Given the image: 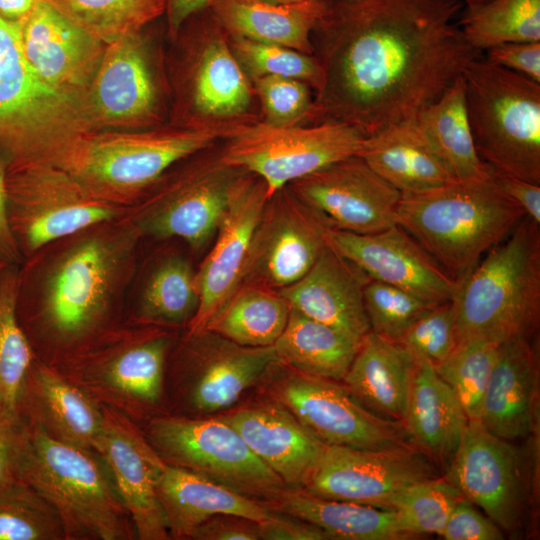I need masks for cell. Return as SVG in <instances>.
<instances>
[{
	"label": "cell",
	"mask_w": 540,
	"mask_h": 540,
	"mask_svg": "<svg viewBox=\"0 0 540 540\" xmlns=\"http://www.w3.org/2000/svg\"><path fill=\"white\" fill-rule=\"evenodd\" d=\"M255 121L190 119L146 131H90L77 137L53 164L95 196L130 207L172 166Z\"/></svg>",
	"instance_id": "obj_3"
},
{
	"label": "cell",
	"mask_w": 540,
	"mask_h": 540,
	"mask_svg": "<svg viewBox=\"0 0 540 540\" xmlns=\"http://www.w3.org/2000/svg\"><path fill=\"white\" fill-rule=\"evenodd\" d=\"M287 187L330 228L372 234L396 224L401 192L354 155Z\"/></svg>",
	"instance_id": "obj_16"
},
{
	"label": "cell",
	"mask_w": 540,
	"mask_h": 540,
	"mask_svg": "<svg viewBox=\"0 0 540 540\" xmlns=\"http://www.w3.org/2000/svg\"><path fill=\"white\" fill-rule=\"evenodd\" d=\"M493 178L500 190L522 208L525 215L540 225V184L495 171Z\"/></svg>",
	"instance_id": "obj_54"
},
{
	"label": "cell",
	"mask_w": 540,
	"mask_h": 540,
	"mask_svg": "<svg viewBox=\"0 0 540 540\" xmlns=\"http://www.w3.org/2000/svg\"><path fill=\"white\" fill-rule=\"evenodd\" d=\"M365 136L337 121L272 126L257 120L225 140L223 160L259 176L268 198L289 183L357 155Z\"/></svg>",
	"instance_id": "obj_12"
},
{
	"label": "cell",
	"mask_w": 540,
	"mask_h": 540,
	"mask_svg": "<svg viewBox=\"0 0 540 540\" xmlns=\"http://www.w3.org/2000/svg\"><path fill=\"white\" fill-rule=\"evenodd\" d=\"M445 471L444 478L500 528L516 529L522 513L523 481L520 457L510 441L490 433L479 421H468Z\"/></svg>",
	"instance_id": "obj_20"
},
{
	"label": "cell",
	"mask_w": 540,
	"mask_h": 540,
	"mask_svg": "<svg viewBox=\"0 0 540 540\" xmlns=\"http://www.w3.org/2000/svg\"><path fill=\"white\" fill-rule=\"evenodd\" d=\"M149 325L140 329L108 330L65 357L78 381L110 392L120 401L151 405L162 394L167 333Z\"/></svg>",
	"instance_id": "obj_18"
},
{
	"label": "cell",
	"mask_w": 540,
	"mask_h": 540,
	"mask_svg": "<svg viewBox=\"0 0 540 540\" xmlns=\"http://www.w3.org/2000/svg\"><path fill=\"white\" fill-rule=\"evenodd\" d=\"M263 1L275 3V4H294V3H300V2L310 1V0H263ZM320 1H323V0H320Z\"/></svg>",
	"instance_id": "obj_60"
},
{
	"label": "cell",
	"mask_w": 540,
	"mask_h": 540,
	"mask_svg": "<svg viewBox=\"0 0 540 540\" xmlns=\"http://www.w3.org/2000/svg\"><path fill=\"white\" fill-rule=\"evenodd\" d=\"M357 156L401 193L425 191L454 181L414 119L365 137Z\"/></svg>",
	"instance_id": "obj_33"
},
{
	"label": "cell",
	"mask_w": 540,
	"mask_h": 540,
	"mask_svg": "<svg viewBox=\"0 0 540 540\" xmlns=\"http://www.w3.org/2000/svg\"><path fill=\"white\" fill-rule=\"evenodd\" d=\"M290 310L278 290L241 284L205 331L242 346H271L284 331Z\"/></svg>",
	"instance_id": "obj_38"
},
{
	"label": "cell",
	"mask_w": 540,
	"mask_h": 540,
	"mask_svg": "<svg viewBox=\"0 0 540 540\" xmlns=\"http://www.w3.org/2000/svg\"><path fill=\"white\" fill-rule=\"evenodd\" d=\"M462 497L454 485L440 476L411 485L393 496L385 508L397 514L403 530L411 538L439 535Z\"/></svg>",
	"instance_id": "obj_45"
},
{
	"label": "cell",
	"mask_w": 540,
	"mask_h": 540,
	"mask_svg": "<svg viewBox=\"0 0 540 540\" xmlns=\"http://www.w3.org/2000/svg\"><path fill=\"white\" fill-rule=\"evenodd\" d=\"M438 466L416 446L356 449L327 446L307 493L385 508L413 484L440 477Z\"/></svg>",
	"instance_id": "obj_15"
},
{
	"label": "cell",
	"mask_w": 540,
	"mask_h": 540,
	"mask_svg": "<svg viewBox=\"0 0 540 540\" xmlns=\"http://www.w3.org/2000/svg\"><path fill=\"white\" fill-rule=\"evenodd\" d=\"M215 144L166 173L124 215L142 237L180 238L201 251L214 237L234 179L244 170L227 164Z\"/></svg>",
	"instance_id": "obj_10"
},
{
	"label": "cell",
	"mask_w": 540,
	"mask_h": 540,
	"mask_svg": "<svg viewBox=\"0 0 540 540\" xmlns=\"http://www.w3.org/2000/svg\"><path fill=\"white\" fill-rule=\"evenodd\" d=\"M397 342L433 365L443 361L458 343L452 301L430 309Z\"/></svg>",
	"instance_id": "obj_49"
},
{
	"label": "cell",
	"mask_w": 540,
	"mask_h": 540,
	"mask_svg": "<svg viewBox=\"0 0 540 540\" xmlns=\"http://www.w3.org/2000/svg\"><path fill=\"white\" fill-rule=\"evenodd\" d=\"M498 344L466 340L434 365L452 389L469 421H479L484 395L497 358Z\"/></svg>",
	"instance_id": "obj_43"
},
{
	"label": "cell",
	"mask_w": 540,
	"mask_h": 540,
	"mask_svg": "<svg viewBox=\"0 0 540 540\" xmlns=\"http://www.w3.org/2000/svg\"><path fill=\"white\" fill-rule=\"evenodd\" d=\"M272 396L327 446L372 450L416 446L403 422L376 416L339 381L290 368L276 381Z\"/></svg>",
	"instance_id": "obj_13"
},
{
	"label": "cell",
	"mask_w": 540,
	"mask_h": 540,
	"mask_svg": "<svg viewBox=\"0 0 540 540\" xmlns=\"http://www.w3.org/2000/svg\"><path fill=\"white\" fill-rule=\"evenodd\" d=\"M142 235L124 215L54 241L19 267L17 313L65 352L108 331L136 269Z\"/></svg>",
	"instance_id": "obj_2"
},
{
	"label": "cell",
	"mask_w": 540,
	"mask_h": 540,
	"mask_svg": "<svg viewBox=\"0 0 540 540\" xmlns=\"http://www.w3.org/2000/svg\"><path fill=\"white\" fill-rule=\"evenodd\" d=\"M525 216L460 282L452 300L458 343L529 338L540 317V230Z\"/></svg>",
	"instance_id": "obj_6"
},
{
	"label": "cell",
	"mask_w": 540,
	"mask_h": 540,
	"mask_svg": "<svg viewBox=\"0 0 540 540\" xmlns=\"http://www.w3.org/2000/svg\"><path fill=\"white\" fill-rule=\"evenodd\" d=\"M458 25L481 53L504 43L540 41V0H490L465 8Z\"/></svg>",
	"instance_id": "obj_41"
},
{
	"label": "cell",
	"mask_w": 540,
	"mask_h": 540,
	"mask_svg": "<svg viewBox=\"0 0 540 540\" xmlns=\"http://www.w3.org/2000/svg\"><path fill=\"white\" fill-rule=\"evenodd\" d=\"M95 128L146 127L158 119V94L141 32L106 45L85 98Z\"/></svg>",
	"instance_id": "obj_23"
},
{
	"label": "cell",
	"mask_w": 540,
	"mask_h": 540,
	"mask_svg": "<svg viewBox=\"0 0 540 540\" xmlns=\"http://www.w3.org/2000/svg\"><path fill=\"white\" fill-rule=\"evenodd\" d=\"M363 299L370 331L393 341H398L420 317L438 305L374 279L365 284Z\"/></svg>",
	"instance_id": "obj_47"
},
{
	"label": "cell",
	"mask_w": 540,
	"mask_h": 540,
	"mask_svg": "<svg viewBox=\"0 0 540 540\" xmlns=\"http://www.w3.org/2000/svg\"><path fill=\"white\" fill-rule=\"evenodd\" d=\"M369 279L327 244L303 277L278 291L290 308L361 341L370 331L363 299Z\"/></svg>",
	"instance_id": "obj_26"
},
{
	"label": "cell",
	"mask_w": 540,
	"mask_h": 540,
	"mask_svg": "<svg viewBox=\"0 0 540 540\" xmlns=\"http://www.w3.org/2000/svg\"><path fill=\"white\" fill-rule=\"evenodd\" d=\"M251 81L264 115L261 122L272 126L310 123L314 100L308 85L279 76H261Z\"/></svg>",
	"instance_id": "obj_48"
},
{
	"label": "cell",
	"mask_w": 540,
	"mask_h": 540,
	"mask_svg": "<svg viewBox=\"0 0 540 540\" xmlns=\"http://www.w3.org/2000/svg\"><path fill=\"white\" fill-rule=\"evenodd\" d=\"M192 337L199 359L191 381L189 403L201 414H211L235 404L277 362L274 345L248 347L214 332Z\"/></svg>",
	"instance_id": "obj_27"
},
{
	"label": "cell",
	"mask_w": 540,
	"mask_h": 540,
	"mask_svg": "<svg viewBox=\"0 0 540 540\" xmlns=\"http://www.w3.org/2000/svg\"><path fill=\"white\" fill-rule=\"evenodd\" d=\"M486 51L490 63L540 83V41L509 42Z\"/></svg>",
	"instance_id": "obj_51"
},
{
	"label": "cell",
	"mask_w": 540,
	"mask_h": 540,
	"mask_svg": "<svg viewBox=\"0 0 540 540\" xmlns=\"http://www.w3.org/2000/svg\"><path fill=\"white\" fill-rule=\"evenodd\" d=\"M476 151L495 171L540 184V83L472 60L463 74Z\"/></svg>",
	"instance_id": "obj_7"
},
{
	"label": "cell",
	"mask_w": 540,
	"mask_h": 540,
	"mask_svg": "<svg viewBox=\"0 0 540 540\" xmlns=\"http://www.w3.org/2000/svg\"><path fill=\"white\" fill-rule=\"evenodd\" d=\"M148 438L166 464L196 473L267 507L287 488L241 435L219 417H157L150 422Z\"/></svg>",
	"instance_id": "obj_11"
},
{
	"label": "cell",
	"mask_w": 540,
	"mask_h": 540,
	"mask_svg": "<svg viewBox=\"0 0 540 540\" xmlns=\"http://www.w3.org/2000/svg\"><path fill=\"white\" fill-rule=\"evenodd\" d=\"M461 1L465 5V8L472 9L490 0H461Z\"/></svg>",
	"instance_id": "obj_59"
},
{
	"label": "cell",
	"mask_w": 540,
	"mask_h": 540,
	"mask_svg": "<svg viewBox=\"0 0 540 540\" xmlns=\"http://www.w3.org/2000/svg\"><path fill=\"white\" fill-rule=\"evenodd\" d=\"M69 20L108 45L141 32L165 15L166 0H47Z\"/></svg>",
	"instance_id": "obj_42"
},
{
	"label": "cell",
	"mask_w": 540,
	"mask_h": 540,
	"mask_svg": "<svg viewBox=\"0 0 540 540\" xmlns=\"http://www.w3.org/2000/svg\"><path fill=\"white\" fill-rule=\"evenodd\" d=\"M268 199L265 182L242 171L233 181L214 243L196 271L199 304L188 336L204 332L241 285L252 237Z\"/></svg>",
	"instance_id": "obj_17"
},
{
	"label": "cell",
	"mask_w": 540,
	"mask_h": 540,
	"mask_svg": "<svg viewBox=\"0 0 540 540\" xmlns=\"http://www.w3.org/2000/svg\"><path fill=\"white\" fill-rule=\"evenodd\" d=\"M25 397H29L36 410L34 421L48 433L66 443L94 451L102 430V410L76 384L53 367L33 364Z\"/></svg>",
	"instance_id": "obj_34"
},
{
	"label": "cell",
	"mask_w": 540,
	"mask_h": 540,
	"mask_svg": "<svg viewBox=\"0 0 540 540\" xmlns=\"http://www.w3.org/2000/svg\"><path fill=\"white\" fill-rule=\"evenodd\" d=\"M287 515V514H286ZM259 538L263 540H327L329 535L321 528L295 518L278 515L258 521Z\"/></svg>",
	"instance_id": "obj_53"
},
{
	"label": "cell",
	"mask_w": 540,
	"mask_h": 540,
	"mask_svg": "<svg viewBox=\"0 0 540 540\" xmlns=\"http://www.w3.org/2000/svg\"><path fill=\"white\" fill-rule=\"evenodd\" d=\"M414 367L415 356L408 348L369 331L341 382L376 416L403 422Z\"/></svg>",
	"instance_id": "obj_29"
},
{
	"label": "cell",
	"mask_w": 540,
	"mask_h": 540,
	"mask_svg": "<svg viewBox=\"0 0 540 540\" xmlns=\"http://www.w3.org/2000/svg\"><path fill=\"white\" fill-rule=\"evenodd\" d=\"M38 0H0V17L18 26L33 10Z\"/></svg>",
	"instance_id": "obj_58"
},
{
	"label": "cell",
	"mask_w": 540,
	"mask_h": 540,
	"mask_svg": "<svg viewBox=\"0 0 540 540\" xmlns=\"http://www.w3.org/2000/svg\"><path fill=\"white\" fill-rule=\"evenodd\" d=\"M326 240L370 279L406 290L429 303L452 301L457 293L459 282L398 224L372 234L329 228Z\"/></svg>",
	"instance_id": "obj_19"
},
{
	"label": "cell",
	"mask_w": 540,
	"mask_h": 540,
	"mask_svg": "<svg viewBox=\"0 0 540 540\" xmlns=\"http://www.w3.org/2000/svg\"><path fill=\"white\" fill-rule=\"evenodd\" d=\"M198 304L196 271L185 257L171 253L162 256L146 275L137 314L142 324L188 325Z\"/></svg>",
	"instance_id": "obj_40"
},
{
	"label": "cell",
	"mask_w": 540,
	"mask_h": 540,
	"mask_svg": "<svg viewBox=\"0 0 540 540\" xmlns=\"http://www.w3.org/2000/svg\"><path fill=\"white\" fill-rule=\"evenodd\" d=\"M6 199L23 260L54 241L119 218L128 210L95 196L62 167L40 160L6 166Z\"/></svg>",
	"instance_id": "obj_9"
},
{
	"label": "cell",
	"mask_w": 540,
	"mask_h": 540,
	"mask_svg": "<svg viewBox=\"0 0 540 540\" xmlns=\"http://www.w3.org/2000/svg\"><path fill=\"white\" fill-rule=\"evenodd\" d=\"M329 227L287 187L266 201L241 284L279 290L303 277L327 245Z\"/></svg>",
	"instance_id": "obj_14"
},
{
	"label": "cell",
	"mask_w": 540,
	"mask_h": 540,
	"mask_svg": "<svg viewBox=\"0 0 540 540\" xmlns=\"http://www.w3.org/2000/svg\"><path fill=\"white\" fill-rule=\"evenodd\" d=\"M359 344L360 341L291 308L287 325L274 348L285 366L341 382Z\"/></svg>",
	"instance_id": "obj_37"
},
{
	"label": "cell",
	"mask_w": 540,
	"mask_h": 540,
	"mask_svg": "<svg viewBox=\"0 0 540 540\" xmlns=\"http://www.w3.org/2000/svg\"><path fill=\"white\" fill-rule=\"evenodd\" d=\"M0 261L19 265L23 256L13 236L7 212L6 166L0 161Z\"/></svg>",
	"instance_id": "obj_56"
},
{
	"label": "cell",
	"mask_w": 540,
	"mask_h": 540,
	"mask_svg": "<svg viewBox=\"0 0 540 540\" xmlns=\"http://www.w3.org/2000/svg\"><path fill=\"white\" fill-rule=\"evenodd\" d=\"M414 356L415 367L403 423L415 445L446 470L469 420L434 365L422 356Z\"/></svg>",
	"instance_id": "obj_30"
},
{
	"label": "cell",
	"mask_w": 540,
	"mask_h": 540,
	"mask_svg": "<svg viewBox=\"0 0 540 540\" xmlns=\"http://www.w3.org/2000/svg\"><path fill=\"white\" fill-rule=\"evenodd\" d=\"M538 394V360L529 338L498 346L484 395L479 422L507 441L527 436L534 428Z\"/></svg>",
	"instance_id": "obj_28"
},
{
	"label": "cell",
	"mask_w": 540,
	"mask_h": 540,
	"mask_svg": "<svg viewBox=\"0 0 540 540\" xmlns=\"http://www.w3.org/2000/svg\"><path fill=\"white\" fill-rule=\"evenodd\" d=\"M170 536L190 538L203 522L216 515H235L262 521L274 511L196 473L164 465L156 485Z\"/></svg>",
	"instance_id": "obj_31"
},
{
	"label": "cell",
	"mask_w": 540,
	"mask_h": 540,
	"mask_svg": "<svg viewBox=\"0 0 540 540\" xmlns=\"http://www.w3.org/2000/svg\"><path fill=\"white\" fill-rule=\"evenodd\" d=\"M231 49L250 79L279 76L299 80L318 94L324 71L315 55L271 43L229 36Z\"/></svg>",
	"instance_id": "obj_46"
},
{
	"label": "cell",
	"mask_w": 540,
	"mask_h": 540,
	"mask_svg": "<svg viewBox=\"0 0 540 540\" xmlns=\"http://www.w3.org/2000/svg\"><path fill=\"white\" fill-rule=\"evenodd\" d=\"M9 264L3 262V261H0V273L3 269H5Z\"/></svg>",
	"instance_id": "obj_61"
},
{
	"label": "cell",
	"mask_w": 540,
	"mask_h": 540,
	"mask_svg": "<svg viewBox=\"0 0 540 540\" xmlns=\"http://www.w3.org/2000/svg\"><path fill=\"white\" fill-rule=\"evenodd\" d=\"M17 476L56 510L65 539L136 536L107 465H101L91 450L55 438L36 421L21 424Z\"/></svg>",
	"instance_id": "obj_5"
},
{
	"label": "cell",
	"mask_w": 540,
	"mask_h": 540,
	"mask_svg": "<svg viewBox=\"0 0 540 540\" xmlns=\"http://www.w3.org/2000/svg\"><path fill=\"white\" fill-rule=\"evenodd\" d=\"M525 216L491 169L481 179L401 193L396 224L460 282Z\"/></svg>",
	"instance_id": "obj_4"
},
{
	"label": "cell",
	"mask_w": 540,
	"mask_h": 540,
	"mask_svg": "<svg viewBox=\"0 0 540 540\" xmlns=\"http://www.w3.org/2000/svg\"><path fill=\"white\" fill-rule=\"evenodd\" d=\"M203 45L194 63L191 104L196 119H257L250 113L254 87L235 57L229 35L210 7L189 17Z\"/></svg>",
	"instance_id": "obj_25"
},
{
	"label": "cell",
	"mask_w": 540,
	"mask_h": 540,
	"mask_svg": "<svg viewBox=\"0 0 540 540\" xmlns=\"http://www.w3.org/2000/svg\"><path fill=\"white\" fill-rule=\"evenodd\" d=\"M414 121L454 181L490 175L491 167L481 160L474 145L462 75Z\"/></svg>",
	"instance_id": "obj_36"
},
{
	"label": "cell",
	"mask_w": 540,
	"mask_h": 540,
	"mask_svg": "<svg viewBox=\"0 0 540 540\" xmlns=\"http://www.w3.org/2000/svg\"><path fill=\"white\" fill-rule=\"evenodd\" d=\"M219 418L241 435L287 488H305L327 448L274 397L229 410Z\"/></svg>",
	"instance_id": "obj_24"
},
{
	"label": "cell",
	"mask_w": 540,
	"mask_h": 540,
	"mask_svg": "<svg viewBox=\"0 0 540 540\" xmlns=\"http://www.w3.org/2000/svg\"><path fill=\"white\" fill-rule=\"evenodd\" d=\"M211 2L212 0H166L165 16L170 34L176 36L191 15L209 7Z\"/></svg>",
	"instance_id": "obj_57"
},
{
	"label": "cell",
	"mask_w": 540,
	"mask_h": 540,
	"mask_svg": "<svg viewBox=\"0 0 540 540\" xmlns=\"http://www.w3.org/2000/svg\"><path fill=\"white\" fill-rule=\"evenodd\" d=\"M90 131L85 101L44 83L26 62L20 40L0 57V161L5 166L54 163Z\"/></svg>",
	"instance_id": "obj_8"
},
{
	"label": "cell",
	"mask_w": 540,
	"mask_h": 540,
	"mask_svg": "<svg viewBox=\"0 0 540 540\" xmlns=\"http://www.w3.org/2000/svg\"><path fill=\"white\" fill-rule=\"evenodd\" d=\"M19 265L0 273V415L20 421L33 349L17 313Z\"/></svg>",
	"instance_id": "obj_39"
},
{
	"label": "cell",
	"mask_w": 540,
	"mask_h": 540,
	"mask_svg": "<svg viewBox=\"0 0 540 540\" xmlns=\"http://www.w3.org/2000/svg\"><path fill=\"white\" fill-rule=\"evenodd\" d=\"M326 1L275 4L263 0H212L209 7L231 37L314 55L312 32L325 11Z\"/></svg>",
	"instance_id": "obj_32"
},
{
	"label": "cell",
	"mask_w": 540,
	"mask_h": 540,
	"mask_svg": "<svg viewBox=\"0 0 540 540\" xmlns=\"http://www.w3.org/2000/svg\"><path fill=\"white\" fill-rule=\"evenodd\" d=\"M198 540H258V521L235 515H216L200 524L191 534Z\"/></svg>",
	"instance_id": "obj_52"
},
{
	"label": "cell",
	"mask_w": 540,
	"mask_h": 540,
	"mask_svg": "<svg viewBox=\"0 0 540 540\" xmlns=\"http://www.w3.org/2000/svg\"><path fill=\"white\" fill-rule=\"evenodd\" d=\"M461 0H327L313 32L324 71L310 123L365 137L413 120L481 56L455 17Z\"/></svg>",
	"instance_id": "obj_1"
},
{
	"label": "cell",
	"mask_w": 540,
	"mask_h": 540,
	"mask_svg": "<svg viewBox=\"0 0 540 540\" xmlns=\"http://www.w3.org/2000/svg\"><path fill=\"white\" fill-rule=\"evenodd\" d=\"M21 424V420L0 415V490L18 480L17 454Z\"/></svg>",
	"instance_id": "obj_55"
},
{
	"label": "cell",
	"mask_w": 540,
	"mask_h": 540,
	"mask_svg": "<svg viewBox=\"0 0 540 540\" xmlns=\"http://www.w3.org/2000/svg\"><path fill=\"white\" fill-rule=\"evenodd\" d=\"M17 27L22 54L36 75L55 90L85 101L106 45L47 0H38Z\"/></svg>",
	"instance_id": "obj_22"
},
{
	"label": "cell",
	"mask_w": 540,
	"mask_h": 540,
	"mask_svg": "<svg viewBox=\"0 0 540 540\" xmlns=\"http://www.w3.org/2000/svg\"><path fill=\"white\" fill-rule=\"evenodd\" d=\"M439 536L445 540L504 539L501 528L489 517L478 512L464 497L453 508Z\"/></svg>",
	"instance_id": "obj_50"
},
{
	"label": "cell",
	"mask_w": 540,
	"mask_h": 540,
	"mask_svg": "<svg viewBox=\"0 0 540 540\" xmlns=\"http://www.w3.org/2000/svg\"><path fill=\"white\" fill-rule=\"evenodd\" d=\"M62 521L52 505L18 479L0 490V540H62Z\"/></svg>",
	"instance_id": "obj_44"
},
{
	"label": "cell",
	"mask_w": 540,
	"mask_h": 540,
	"mask_svg": "<svg viewBox=\"0 0 540 540\" xmlns=\"http://www.w3.org/2000/svg\"><path fill=\"white\" fill-rule=\"evenodd\" d=\"M102 430L96 451L107 465L130 515L136 536L164 540L170 536L156 485L165 462L121 412L101 408Z\"/></svg>",
	"instance_id": "obj_21"
},
{
	"label": "cell",
	"mask_w": 540,
	"mask_h": 540,
	"mask_svg": "<svg viewBox=\"0 0 540 540\" xmlns=\"http://www.w3.org/2000/svg\"><path fill=\"white\" fill-rule=\"evenodd\" d=\"M309 522L330 539L342 540H402L411 537L403 530L397 514L390 509L350 501L326 499L303 489L286 488L268 506Z\"/></svg>",
	"instance_id": "obj_35"
}]
</instances>
